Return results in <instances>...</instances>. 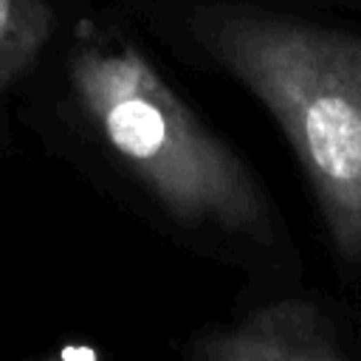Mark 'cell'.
I'll return each mask as SVG.
<instances>
[{
	"mask_svg": "<svg viewBox=\"0 0 361 361\" xmlns=\"http://www.w3.org/2000/svg\"><path fill=\"white\" fill-rule=\"evenodd\" d=\"M200 39L276 118L347 259L361 257V37L257 14H203Z\"/></svg>",
	"mask_w": 361,
	"mask_h": 361,
	"instance_id": "obj_1",
	"label": "cell"
},
{
	"mask_svg": "<svg viewBox=\"0 0 361 361\" xmlns=\"http://www.w3.org/2000/svg\"><path fill=\"white\" fill-rule=\"evenodd\" d=\"M54 31L48 0H0V90L17 82Z\"/></svg>",
	"mask_w": 361,
	"mask_h": 361,
	"instance_id": "obj_4",
	"label": "cell"
},
{
	"mask_svg": "<svg viewBox=\"0 0 361 361\" xmlns=\"http://www.w3.org/2000/svg\"><path fill=\"white\" fill-rule=\"evenodd\" d=\"M209 361H336L344 350L324 313L302 299H282L248 313L192 350Z\"/></svg>",
	"mask_w": 361,
	"mask_h": 361,
	"instance_id": "obj_3",
	"label": "cell"
},
{
	"mask_svg": "<svg viewBox=\"0 0 361 361\" xmlns=\"http://www.w3.org/2000/svg\"><path fill=\"white\" fill-rule=\"evenodd\" d=\"M71 85L104 144L166 212L183 223L265 234V200L248 169L135 45L85 37L71 56Z\"/></svg>",
	"mask_w": 361,
	"mask_h": 361,
	"instance_id": "obj_2",
	"label": "cell"
}]
</instances>
